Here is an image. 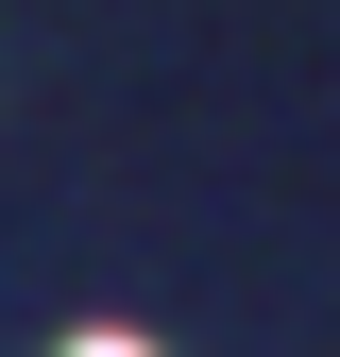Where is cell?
Here are the masks:
<instances>
[{
  "label": "cell",
  "mask_w": 340,
  "mask_h": 357,
  "mask_svg": "<svg viewBox=\"0 0 340 357\" xmlns=\"http://www.w3.org/2000/svg\"><path fill=\"white\" fill-rule=\"evenodd\" d=\"M68 357H137V340H119V324H102V340H68Z\"/></svg>",
  "instance_id": "obj_1"
}]
</instances>
